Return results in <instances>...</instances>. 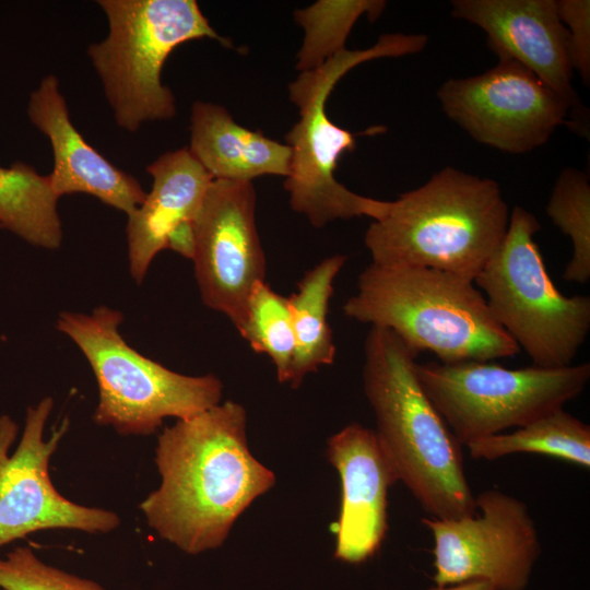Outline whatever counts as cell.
Instances as JSON below:
<instances>
[{
  "mask_svg": "<svg viewBox=\"0 0 590 590\" xmlns=\"http://www.w3.org/2000/svg\"><path fill=\"white\" fill-rule=\"evenodd\" d=\"M343 311L392 331L416 354L429 351L444 364L487 362L520 352L474 281L440 270L370 263Z\"/></svg>",
  "mask_w": 590,
  "mask_h": 590,
  "instance_id": "277c9868",
  "label": "cell"
},
{
  "mask_svg": "<svg viewBox=\"0 0 590 590\" xmlns=\"http://www.w3.org/2000/svg\"><path fill=\"white\" fill-rule=\"evenodd\" d=\"M27 116L50 142L54 167L48 177L59 198L87 193L127 215L144 201L146 192L138 179L104 157L74 127L54 74L44 76L31 93Z\"/></svg>",
  "mask_w": 590,
  "mask_h": 590,
  "instance_id": "2e32d148",
  "label": "cell"
},
{
  "mask_svg": "<svg viewBox=\"0 0 590 590\" xmlns=\"http://www.w3.org/2000/svg\"><path fill=\"white\" fill-rule=\"evenodd\" d=\"M0 228H1V226H0Z\"/></svg>",
  "mask_w": 590,
  "mask_h": 590,
  "instance_id": "f546056e",
  "label": "cell"
},
{
  "mask_svg": "<svg viewBox=\"0 0 590 590\" xmlns=\"http://www.w3.org/2000/svg\"><path fill=\"white\" fill-rule=\"evenodd\" d=\"M541 225L520 205L474 279L496 322L534 366L573 365L590 331V297L565 296L553 283L534 235Z\"/></svg>",
  "mask_w": 590,
  "mask_h": 590,
  "instance_id": "ba28073f",
  "label": "cell"
},
{
  "mask_svg": "<svg viewBox=\"0 0 590 590\" xmlns=\"http://www.w3.org/2000/svg\"><path fill=\"white\" fill-rule=\"evenodd\" d=\"M465 447L474 459L539 453L589 469L590 426L559 408L511 433L484 437Z\"/></svg>",
  "mask_w": 590,
  "mask_h": 590,
  "instance_id": "44dd1931",
  "label": "cell"
},
{
  "mask_svg": "<svg viewBox=\"0 0 590 590\" xmlns=\"http://www.w3.org/2000/svg\"><path fill=\"white\" fill-rule=\"evenodd\" d=\"M122 314L108 306L91 312L61 311L56 328L87 359L98 387L93 420L121 435L153 434L167 417L193 416L221 402L223 385L212 375L174 371L134 350L122 337Z\"/></svg>",
  "mask_w": 590,
  "mask_h": 590,
  "instance_id": "8992f818",
  "label": "cell"
},
{
  "mask_svg": "<svg viewBox=\"0 0 590 590\" xmlns=\"http://www.w3.org/2000/svg\"><path fill=\"white\" fill-rule=\"evenodd\" d=\"M425 590H495L494 587L483 580H471L451 586H435Z\"/></svg>",
  "mask_w": 590,
  "mask_h": 590,
  "instance_id": "f1b7e54d",
  "label": "cell"
},
{
  "mask_svg": "<svg viewBox=\"0 0 590 590\" xmlns=\"http://www.w3.org/2000/svg\"><path fill=\"white\" fill-rule=\"evenodd\" d=\"M425 393L461 446L521 427L578 397L590 364L509 369L481 361L416 363Z\"/></svg>",
  "mask_w": 590,
  "mask_h": 590,
  "instance_id": "9c48e42d",
  "label": "cell"
},
{
  "mask_svg": "<svg viewBox=\"0 0 590 590\" xmlns=\"http://www.w3.org/2000/svg\"><path fill=\"white\" fill-rule=\"evenodd\" d=\"M559 17L567 28L573 70L583 84L590 81V1L557 0Z\"/></svg>",
  "mask_w": 590,
  "mask_h": 590,
  "instance_id": "484cf974",
  "label": "cell"
},
{
  "mask_svg": "<svg viewBox=\"0 0 590 590\" xmlns=\"http://www.w3.org/2000/svg\"><path fill=\"white\" fill-rule=\"evenodd\" d=\"M417 354L392 331L371 327L364 343L363 386L375 433L398 480L433 518L476 511L461 445L422 388Z\"/></svg>",
  "mask_w": 590,
  "mask_h": 590,
  "instance_id": "7a4b0ae2",
  "label": "cell"
},
{
  "mask_svg": "<svg viewBox=\"0 0 590 590\" xmlns=\"http://www.w3.org/2000/svg\"><path fill=\"white\" fill-rule=\"evenodd\" d=\"M238 332L255 352L271 358L279 381L287 384L295 352L288 298L264 281L258 282L249 295L246 319Z\"/></svg>",
  "mask_w": 590,
  "mask_h": 590,
  "instance_id": "cb8c5ba5",
  "label": "cell"
},
{
  "mask_svg": "<svg viewBox=\"0 0 590 590\" xmlns=\"http://www.w3.org/2000/svg\"><path fill=\"white\" fill-rule=\"evenodd\" d=\"M52 408L50 397L27 408L21 440L0 465V547L39 530L107 533L120 524L116 512L75 504L52 485L49 460L69 428L64 418L44 439Z\"/></svg>",
  "mask_w": 590,
  "mask_h": 590,
  "instance_id": "4fadbf2b",
  "label": "cell"
},
{
  "mask_svg": "<svg viewBox=\"0 0 590 590\" xmlns=\"http://www.w3.org/2000/svg\"><path fill=\"white\" fill-rule=\"evenodd\" d=\"M152 188L128 215L126 234L131 278L141 284L168 234L193 221L213 178L188 148L166 152L146 167Z\"/></svg>",
  "mask_w": 590,
  "mask_h": 590,
  "instance_id": "e0dca14e",
  "label": "cell"
},
{
  "mask_svg": "<svg viewBox=\"0 0 590 590\" xmlns=\"http://www.w3.org/2000/svg\"><path fill=\"white\" fill-rule=\"evenodd\" d=\"M17 424L9 416H0V465L9 456V449L17 436Z\"/></svg>",
  "mask_w": 590,
  "mask_h": 590,
  "instance_id": "83f0119b",
  "label": "cell"
},
{
  "mask_svg": "<svg viewBox=\"0 0 590 590\" xmlns=\"http://www.w3.org/2000/svg\"><path fill=\"white\" fill-rule=\"evenodd\" d=\"M475 506V514L456 519H422L434 538L433 580L440 587L483 580L495 590H526L541 554L527 505L486 489Z\"/></svg>",
  "mask_w": 590,
  "mask_h": 590,
  "instance_id": "30bf717a",
  "label": "cell"
},
{
  "mask_svg": "<svg viewBox=\"0 0 590 590\" xmlns=\"http://www.w3.org/2000/svg\"><path fill=\"white\" fill-rule=\"evenodd\" d=\"M546 214L573 244V255L563 279L585 284L590 280V182L576 168L563 169L552 189Z\"/></svg>",
  "mask_w": 590,
  "mask_h": 590,
  "instance_id": "603a6c76",
  "label": "cell"
},
{
  "mask_svg": "<svg viewBox=\"0 0 590 590\" xmlns=\"http://www.w3.org/2000/svg\"><path fill=\"white\" fill-rule=\"evenodd\" d=\"M59 197L48 175L16 162L0 166V226L26 243L56 250L62 243Z\"/></svg>",
  "mask_w": 590,
  "mask_h": 590,
  "instance_id": "ffe728a7",
  "label": "cell"
},
{
  "mask_svg": "<svg viewBox=\"0 0 590 590\" xmlns=\"http://www.w3.org/2000/svg\"><path fill=\"white\" fill-rule=\"evenodd\" d=\"M243 405L225 401L177 420L157 438L160 486L141 504L149 526L197 555L220 547L237 518L275 483L248 447Z\"/></svg>",
  "mask_w": 590,
  "mask_h": 590,
  "instance_id": "6da1fadb",
  "label": "cell"
},
{
  "mask_svg": "<svg viewBox=\"0 0 590 590\" xmlns=\"http://www.w3.org/2000/svg\"><path fill=\"white\" fill-rule=\"evenodd\" d=\"M193 228L192 262L201 299L239 331L251 290L266 276L252 181L213 179L193 219Z\"/></svg>",
  "mask_w": 590,
  "mask_h": 590,
  "instance_id": "7c38bea8",
  "label": "cell"
},
{
  "mask_svg": "<svg viewBox=\"0 0 590 590\" xmlns=\"http://www.w3.org/2000/svg\"><path fill=\"white\" fill-rule=\"evenodd\" d=\"M428 43L423 34L388 33L365 49H347L321 67L300 72L288 84L291 102L299 109V119L285 134L291 149L288 175L284 189L291 208L305 215L318 228L335 220L368 216L382 217L390 201L357 194L334 176L338 162L356 148L355 134L335 125L326 105L337 83L361 63L398 58L422 51Z\"/></svg>",
  "mask_w": 590,
  "mask_h": 590,
  "instance_id": "5b68a950",
  "label": "cell"
},
{
  "mask_svg": "<svg viewBox=\"0 0 590 590\" xmlns=\"http://www.w3.org/2000/svg\"><path fill=\"white\" fill-rule=\"evenodd\" d=\"M446 116L476 142L523 154L568 125L569 104L532 71L510 59L484 73L449 79L437 91Z\"/></svg>",
  "mask_w": 590,
  "mask_h": 590,
  "instance_id": "8fae6325",
  "label": "cell"
},
{
  "mask_svg": "<svg viewBox=\"0 0 590 590\" xmlns=\"http://www.w3.org/2000/svg\"><path fill=\"white\" fill-rule=\"evenodd\" d=\"M194 248L193 221L178 224L166 238L165 249H170L187 259H193Z\"/></svg>",
  "mask_w": 590,
  "mask_h": 590,
  "instance_id": "4316f807",
  "label": "cell"
},
{
  "mask_svg": "<svg viewBox=\"0 0 590 590\" xmlns=\"http://www.w3.org/2000/svg\"><path fill=\"white\" fill-rule=\"evenodd\" d=\"M450 13L482 28L498 59L514 60L532 71L579 114L568 32L557 0H455Z\"/></svg>",
  "mask_w": 590,
  "mask_h": 590,
  "instance_id": "5bb4252c",
  "label": "cell"
},
{
  "mask_svg": "<svg viewBox=\"0 0 590 590\" xmlns=\"http://www.w3.org/2000/svg\"><path fill=\"white\" fill-rule=\"evenodd\" d=\"M386 5L384 0H318L295 10L294 20L304 30L296 70H315L344 50L356 21L365 14L375 21Z\"/></svg>",
  "mask_w": 590,
  "mask_h": 590,
  "instance_id": "7402d4cb",
  "label": "cell"
},
{
  "mask_svg": "<svg viewBox=\"0 0 590 590\" xmlns=\"http://www.w3.org/2000/svg\"><path fill=\"white\" fill-rule=\"evenodd\" d=\"M345 261L342 255L323 259L305 273L297 292L287 297L295 338L287 381L292 388H297L308 374L334 361L335 345L327 314L333 281Z\"/></svg>",
  "mask_w": 590,
  "mask_h": 590,
  "instance_id": "d6986e66",
  "label": "cell"
},
{
  "mask_svg": "<svg viewBox=\"0 0 590 590\" xmlns=\"http://www.w3.org/2000/svg\"><path fill=\"white\" fill-rule=\"evenodd\" d=\"M509 217L495 180L447 166L390 201L364 243L374 264L430 268L474 281L503 240Z\"/></svg>",
  "mask_w": 590,
  "mask_h": 590,
  "instance_id": "3957f363",
  "label": "cell"
},
{
  "mask_svg": "<svg viewBox=\"0 0 590 590\" xmlns=\"http://www.w3.org/2000/svg\"><path fill=\"white\" fill-rule=\"evenodd\" d=\"M187 148L213 179L252 181L264 175L286 177L290 170L287 144L237 123L211 102L192 104Z\"/></svg>",
  "mask_w": 590,
  "mask_h": 590,
  "instance_id": "ac0fdd59",
  "label": "cell"
},
{
  "mask_svg": "<svg viewBox=\"0 0 590 590\" xmlns=\"http://www.w3.org/2000/svg\"><path fill=\"white\" fill-rule=\"evenodd\" d=\"M108 35L87 48L118 127L135 132L148 121L176 115L175 96L162 82L169 55L181 44L220 35L194 0H99Z\"/></svg>",
  "mask_w": 590,
  "mask_h": 590,
  "instance_id": "52a82bcc",
  "label": "cell"
},
{
  "mask_svg": "<svg viewBox=\"0 0 590 590\" xmlns=\"http://www.w3.org/2000/svg\"><path fill=\"white\" fill-rule=\"evenodd\" d=\"M2 590H105L93 580L78 577L40 560L32 548L20 546L0 558Z\"/></svg>",
  "mask_w": 590,
  "mask_h": 590,
  "instance_id": "d4e9b609",
  "label": "cell"
},
{
  "mask_svg": "<svg viewBox=\"0 0 590 590\" xmlns=\"http://www.w3.org/2000/svg\"><path fill=\"white\" fill-rule=\"evenodd\" d=\"M327 455L341 480L334 557L362 564L378 552L386 536L388 489L398 475L375 430L358 423L332 435Z\"/></svg>",
  "mask_w": 590,
  "mask_h": 590,
  "instance_id": "9a60e30c",
  "label": "cell"
}]
</instances>
